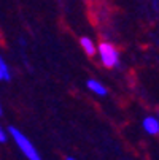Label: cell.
I'll return each mask as SVG.
<instances>
[{
    "label": "cell",
    "mask_w": 159,
    "mask_h": 160,
    "mask_svg": "<svg viewBox=\"0 0 159 160\" xmlns=\"http://www.w3.org/2000/svg\"><path fill=\"white\" fill-rule=\"evenodd\" d=\"M8 133H11V138L14 140V143L18 144V148L21 149V152L24 154L29 160H41L40 154L35 149V146L30 143V140L22 132H19L16 127H10L8 128Z\"/></svg>",
    "instance_id": "6da1fadb"
},
{
    "label": "cell",
    "mask_w": 159,
    "mask_h": 160,
    "mask_svg": "<svg viewBox=\"0 0 159 160\" xmlns=\"http://www.w3.org/2000/svg\"><path fill=\"white\" fill-rule=\"evenodd\" d=\"M97 54L100 57V62L103 67L107 68H113V67H119V54L116 51V48L110 43H100L97 46Z\"/></svg>",
    "instance_id": "7a4b0ae2"
},
{
    "label": "cell",
    "mask_w": 159,
    "mask_h": 160,
    "mask_svg": "<svg viewBox=\"0 0 159 160\" xmlns=\"http://www.w3.org/2000/svg\"><path fill=\"white\" fill-rule=\"evenodd\" d=\"M143 128H145V132L146 133H150V135H156V133H159V121L156 119V118H145L143 119Z\"/></svg>",
    "instance_id": "3957f363"
},
{
    "label": "cell",
    "mask_w": 159,
    "mask_h": 160,
    "mask_svg": "<svg viewBox=\"0 0 159 160\" xmlns=\"http://www.w3.org/2000/svg\"><path fill=\"white\" fill-rule=\"evenodd\" d=\"M86 86H87V89L91 90V92H94L96 95H100V97L107 95V89H105V86H103L102 82L96 81V79H87Z\"/></svg>",
    "instance_id": "277c9868"
},
{
    "label": "cell",
    "mask_w": 159,
    "mask_h": 160,
    "mask_svg": "<svg viewBox=\"0 0 159 160\" xmlns=\"http://www.w3.org/2000/svg\"><path fill=\"white\" fill-rule=\"evenodd\" d=\"M80 44H81L83 51H84L87 56H94V54L97 52V46L94 44V41L91 40V38H87V37H83V38L80 40Z\"/></svg>",
    "instance_id": "5b68a950"
},
{
    "label": "cell",
    "mask_w": 159,
    "mask_h": 160,
    "mask_svg": "<svg viewBox=\"0 0 159 160\" xmlns=\"http://www.w3.org/2000/svg\"><path fill=\"white\" fill-rule=\"evenodd\" d=\"M0 70L3 72V75H5V81H10L11 79V73H10V68H8V65H7V62L0 57Z\"/></svg>",
    "instance_id": "8992f818"
},
{
    "label": "cell",
    "mask_w": 159,
    "mask_h": 160,
    "mask_svg": "<svg viewBox=\"0 0 159 160\" xmlns=\"http://www.w3.org/2000/svg\"><path fill=\"white\" fill-rule=\"evenodd\" d=\"M5 141H7V132L0 125V143H5Z\"/></svg>",
    "instance_id": "52a82bcc"
},
{
    "label": "cell",
    "mask_w": 159,
    "mask_h": 160,
    "mask_svg": "<svg viewBox=\"0 0 159 160\" xmlns=\"http://www.w3.org/2000/svg\"><path fill=\"white\" fill-rule=\"evenodd\" d=\"M0 81H5V75H3L2 70H0Z\"/></svg>",
    "instance_id": "ba28073f"
},
{
    "label": "cell",
    "mask_w": 159,
    "mask_h": 160,
    "mask_svg": "<svg viewBox=\"0 0 159 160\" xmlns=\"http://www.w3.org/2000/svg\"><path fill=\"white\" fill-rule=\"evenodd\" d=\"M65 160H75L73 157H65Z\"/></svg>",
    "instance_id": "9c48e42d"
},
{
    "label": "cell",
    "mask_w": 159,
    "mask_h": 160,
    "mask_svg": "<svg viewBox=\"0 0 159 160\" xmlns=\"http://www.w3.org/2000/svg\"><path fill=\"white\" fill-rule=\"evenodd\" d=\"M0 114H2V106H0Z\"/></svg>",
    "instance_id": "30bf717a"
}]
</instances>
